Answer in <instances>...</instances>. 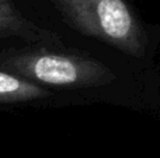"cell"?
<instances>
[{
	"label": "cell",
	"instance_id": "cell-1",
	"mask_svg": "<svg viewBox=\"0 0 160 158\" xmlns=\"http://www.w3.org/2000/svg\"><path fill=\"white\" fill-rule=\"evenodd\" d=\"M25 44H63V38L31 18L17 0H0V50Z\"/></svg>",
	"mask_w": 160,
	"mask_h": 158
},
{
	"label": "cell",
	"instance_id": "cell-2",
	"mask_svg": "<svg viewBox=\"0 0 160 158\" xmlns=\"http://www.w3.org/2000/svg\"><path fill=\"white\" fill-rule=\"evenodd\" d=\"M65 101V95L0 67V108H47Z\"/></svg>",
	"mask_w": 160,
	"mask_h": 158
}]
</instances>
